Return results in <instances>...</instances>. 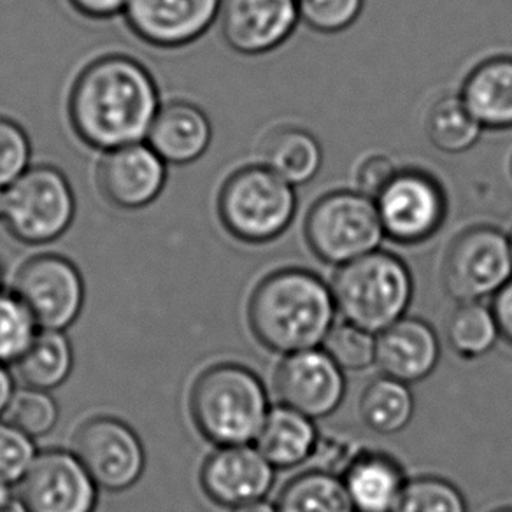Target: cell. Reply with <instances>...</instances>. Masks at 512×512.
I'll use <instances>...</instances> for the list:
<instances>
[{
	"label": "cell",
	"instance_id": "cell-1",
	"mask_svg": "<svg viewBox=\"0 0 512 512\" xmlns=\"http://www.w3.org/2000/svg\"><path fill=\"white\" fill-rule=\"evenodd\" d=\"M158 109L155 79L143 64L125 55H107L86 65L69 97L72 128L95 150L141 143Z\"/></svg>",
	"mask_w": 512,
	"mask_h": 512
},
{
	"label": "cell",
	"instance_id": "cell-2",
	"mask_svg": "<svg viewBox=\"0 0 512 512\" xmlns=\"http://www.w3.org/2000/svg\"><path fill=\"white\" fill-rule=\"evenodd\" d=\"M332 288L306 269H281L262 279L248 304L251 332L272 353L321 348L337 323Z\"/></svg>",
	"mask_w": 512,
	"mask_h": 512
},
{
	"label": "cell",
	"instance_id": "cell-3",
	"mask_svg": "<svg viewBox=\"0 0 512 512\" xmlns=\"http://www.w3.org/2000/svg\"><path fill=\"white\" fill-rule=\"evenodd\" d=\"M269 409L262 379L239 363L211 365L190 392L193 425L218 448L255 441Z\"/></svg>",
	"mask_w": 512,
	"mask_h": 512
},
{
	"label": "cell",
	"instance_id": "cell-4",
	"mask_svg": "<svg viewBox=\"0 0 512 512\" xmlns=\"http://www.w3.org/2000/svg\"><path fill=\"white\" fill-rule=\"evenodd\" d=\"M330 288L342 320L374 335L402 320L414 295L406 262L379 249L339 267Z\"/></svg>",
	"mask_w": 512,
	"mask_h": 512
},
{
	"label": "cell",
	"instance_id": "cell-5",
	"mask_svg": "<svg viewBox=\"0 0 512 512\" xmlns=\"http://www.w3.org/2000/svg\"><path fill=\"white\" fill-rule=\"evenodd\" d=\"M297 213L295 186L265 165L235 171L221 186L218 214L228 234L248 244L278 239Z\"/></svg>",
	"mask_w": 512,
	"mask_h": 512
},
{
	"label": "cell",
	"instance_id": "cell-6",
	"mask_svg": "<svg viewBox=\"0 0 512 512\" xmlns=\"http://www.w3.org/2000/svg\"><path fill=\"white\" fill-rule=\"evenodd\" d=\"M383 237L376 202L362 192L328 193L307 214V244L328 265L342 267L369 255Z\"/></svg>",
	"mask_w": 512,
	"mask_h": 512
},
{
	"label": "cell",
	"instance_id": "cell-7",
	"mask_svg": "<svg viewBox=\"0 0 512 512\" xmlns=\"http://www.w3.org/2000/svg\"><path fill=\"white\" fill-rule=\"evenodd\" d=\"M4 192L2 220L18 241L48 244L71 227L76 199L69 179L55 167L39 165L27 169Z\"/></svg>",
	"mask_w": 512,
	"mask_h": 512
},
{
	"label": "cell",
	"instance_id": "cell-8",
	"mask_svg": "<svg viewBox=\"0 0 512 512\" xmlns=\"http://www.w3.org/2000/svg\"><path fill=\"white\" fill-rule=\"evenodd\" d=\"M512 279L511 239L495 227L465 230L451 242L442 283L458 304L493 297Z\"/></svg>",
	"mask_w": 512,
	"mask_h": 512
},
{
	"label": "cell",
	"instance_id": "cell-9",
	"mask_svg": "<svg viewBox=\"0 0 512 512\" xmlns=\"http://www.w3.org/2000/svg\"><path fill=\"white\" fill-rule=\"evenodd\" d=\"M374 202L384 235L406 246L434 237L448 213L441 183L420 169L397 171Z\"/></svg>",
	"mask_w": 512,
	"mask_h": 512
},
{
	"label": "cell",
	"instance_id": "cell-10",
	"mask_svg": "<svg viewBox=\"0 0 512 512\" xmlns=\"http://www.w3.org/2000/svg\"><path fill=\"white\" fill-rule=\"evenodd\" d=\"M72 446V453L100 490L125 491L143 476V442L134 428L118 418L97 416L85 421Z\"/></svg>",
	"mask_w": 512,
	"mask_h": 512
},
{
	"label": "cell",
	"instance_id": "cell-11",
	"mask_svg": "<svg viewBox=\"0 0 512 512\" xmlns=\"http://www.w3.org/2000/svg\"><path fill=\"white\" fill-rule=\"evenodd\" d=\"M41 330L64 332L85 306V281L78 267L60 255L30 258L16 276L15 290Z\"/></svg>",
	"mask_w": 512,
	"mask_h": 512
},
{
	"label": "cell",
	"instance_id": "cell-12",
	"mask_svg": "<svg viewBox=\"0 0 512 512\" xmlns=\"http://www.w3.org/2000/svg\"><path fill=\"white\" fill-rule=\"evenodd\" d=\"M27 512H95L99 488L71 451L37 453L18 481Z\"/></svg>",
	"mask_w": 512,
	"mask_h": 512
},
{
	"label": "cell",
	"instance_id": "cell-13",
	"mask_svg": "<svg viewBox=\"0 0 512 512\" xmlns=\"http://www.w3.org/2000/svg\"><path fill=\"white\" fill-rule=\"evenodd\" d=\"M348 390L344 370L321 348L286 355L276 374L281 404L311 420H325L341 407Z\"/></svg>",
	"mask_w": 512,
	"mask_h": 512
},
{
	"label": "cell",
	"instance_id": "cell-14",
	"mask_svg": "<svg viewBox=\"0 0 512 512\" xmlns=\"http://www.w3.org/2000/svg\"><path fill=\"white\" fill-rule=\"evenodd\" d=\"M276 469L258 449L221 446L200 469V486L211 502L235 509L264 500L272 490Z\"/></svg>",
	"mask_w": 512,
	"mask_h": 512
},
{
	"label": "cell",
	"instance_id": "cell-15",
	"mask_svg": "<svg viewBox=\"0 0 512 512\" xmlns=\"http://www.w3.org/2000/svg\"><path fill=\"white\" fill-rule=\"evenodd\" d=\"M223 39L241 55H264L286 43L299 23L297 0H221Z\"/></svg>",
	"mask_w": 512,
	"mask_h": 512
},
{
	"label": "cell",
	"instance_id": "cell-16",
	"mask_svg": "<svg viewBox=\"0 0 512 512\" xmlns=\"http://www.w3.org/2000/svg\"><path fill=\"white\" fill-rule=\"evenodd\" d=\"M221 0H128L125 20L144 43L181 48L197 41L220 15Z\"/></svg>",
	"mask_w": 512,
	"mask_h": 512
},
{
	"label": "cell",
	"instance_id": "cell-17",
	"mask_svg": "<svg viewBox=\"0 0 512 512\" xmlns=\"http://www.w3.org/2000/svg\"><path fill=\"white\" fill-rule=\"evenodd\" d=\"M165 165L164 160L143 143L107 151L97 171L100 192L120 209H143L164 190Z\"/></svg>",
	"mask_w": 512,
	"mask_h": 512
},
{
	"label": "cell",
	"instance_id": "cell-18",
	"mask_svg": "<svg viewBox=\"0 0 512 512\" xmlns=\"http://www.w3.org/2000/svg\"><path fill=\"white\" fill-rule=\"evenodd\" d=\"M441 360V341L432 325L402 318L376 335V365L381 376L414 384L434 374Z\"/></svg>",
	"mask_w": 512,
	"mask_h": 512
},
{
	"label": "cell",
	"instance_id": "cell-19",
	"mask_svg": "<svg viewBox=\"0 0 512 512\" xmlns=\"http://www.w3.org/2000/svg\"><path fill=\"white\" fill-rule=\"evenodd\" d=\"M341 479L355 512L395 511L409 481L397 458L374 449L351 456Z\"/></svg>",
	"mask_w": 512,
	"mask_h": 512
},
{
	"label": "cell",
	"instance_id": "cell-20",
	"mask_svg": "<svg viewBox=\"0 0 512 512\" xmlns=\"http://www.w3.org/2000/svg\"><path fill=\"white\" fill-rule=\"evenodd\" d=\"M211 123L206 113L190 102H169L158 109L148 132V146L165 164H192L211 143Z\"/></svg>",
	"mask_w": 512,
	"mask_h": 512
},
{
	"label": "cell",
	"instance_id": "cell-21",
	"mask_svg": "<svg viewBox=\"0 0 512 512\" xmlns=\"http://www.w3.org/2000/svg\"><path fill=\"white\" fill-rule=\"evenodd\" d=\"M255 442L274 469H293L316 453L320 432L311 418L281 404L269 409Z\"/></svg>",
	"mask_w": 512,
	"mask_h": 512
},
{
	"label": "cell",
	"instance_id": "cell-22",
	"mask_svg": "<svg viewBox=\"0 0 512 512\" xmlns=\"http://www.w3.org/2000/svg\"><path fill=\"white\" fill-rule=\"evenodd\" d=\"M460 97L481 127L512 128V57L477 65L465 79Z\"/></svg>",
	"mask_w": 512,
	"mask_h": 512
},
{
	"label": "cell",
	"instance_id": "cell-23",
	"mask_svg": "<svg viewBox=\"0 0 512 512\" xmlns=\"http://www.w3.org/2000/svg\"><path fill=\"white\" fill-rule=\"evenodd\" d=\"M262 165L292 186L313 181L323 164V150L304 128L283 127L265 137L260 146Z\"/></svg>",
	"mask_w": 512,
	"mask_h": 512
},
{
	"label": "cell",
	"instance_id": "cell-24",
	"mask_svg": "<svg viewBox=\"0 0 512 512\" xmlns=\"http://www.w3.org/2000/svg\"><path fill=\"white\" fill-rule=\"evenodd\" d=\"M16 367L27 388L55 390L69 379L74 367V349L69 337L57 330H41Z\"/></svg>",
	"mask_w": 512,
	"mask_h": 512
},
{
	"label": "cell",
	"instance_id": "cell-25",
	"mask_svg": "<svg viewBox=\"0 0 512 512\" xmlns=\"http://www.w3.org/2000/svg\"><path fill=\"white\" fill-rule=\"evenodd\" d=\"M416 402L409 384L381 376L363 390L360 414L367 427L381 435L404 432L413 421Z\"/></svg>",
	"mask_w": 512,
	"mask_h": 512
},
{
	"label": "cell",
	"instance_id": "cell-26",
	"mask_svg": "<svg viewBox=\"0 0 512 512\" xmlns=\"http://www.w3.org/2000/svg\"><path fill=\"white\" fill-rule=\"evenodd\" d=\"M274 507L276 512H355L341 476L328 470H307L293 477Z\"/></svg>",
	"mask_w": 512,
	"mask_h": 512
},
{
	"label": "cell",
	"instance_id": "cell-27",
	"mask_svg": "<svg viewBox=\"0 0 512 512\" xmlns=\"http://www.w3.org/2000/svg\"><path fill=\"white\" fill-rule=\"evenodd\" d=\"M449 348L465 360H477L495 348L500 332L491 307L483 302L458 304L446 325Z\"/></svg>",
	"mask_w": 512,
	"mask_h": 512
},
{
	"label": "cell",
	"instance_id": "cell-28",
	"mask_svg": "<svg viewBox=\"0 0 512 512\" xmlns=\"http://www.w3.org/2000/svg\"><path fill=\"white\" fill-rule=\"evenodd\" d=\"M483 127L470 114L460 95L435 102L427 118V136L444 153H463L479 141Z\"/></svg>",
	"mask_w": 512,
	"mask_h": 512
},
{
	"label": "cell",
	"instance_id": "cell-29",
	"mask_svg": "<svg viewBox=\"0 0 512 512\" xmlns=\"http://www.w3.org/2000/svg\"><path fill=\"white\" fill-rule=\"evenodd\" d=\"M39 334L34 316L15 292L0 290V365L16 363Z\"/></svg>",
	"mask_w": 512,
	"mask_h": 512
},
{
	"label": "cell",
	"instance_id": "cell-30",
	"mask_svg": "<svg viewBox=\"0 0 512 512\" xmlns=\"http://www.w3.org/2000/svg\"><path fill=\"white\" fill-rule=\"evenodd\" d=\"M393 512H469L458 486L442 477L423 476L407 481Z\"/></svg>",
	"mask_w": 512,
	"mask_h": 512
},
{
	"label": "cell",
	"instance_id": "cell-31",
	"mask_svg": "<svg viewBox=\"0 0 512 512\" xmlns=\"http://www.w3.org/2000/svg\"><path fill=\"white\" fill-rule=\"evenodd\" d=\"M321 349L344 372L369 369L370 365L376 363V335L348 321L335 323L321 344Z\"/></svg>",
	"mask_w": 512,
	"mask_h": 512
},
{
	"label": "cell",
	"instance_id": "cell-32",
	"mask_svg": "<svg viewBox=\"0 0 512 512\" xmlns=\"http://www.w3.org/2000/svg\"><path fill=\"white\" fill-rule=\"evenodd\" d=\"M6 421L29 435L30 439H39L50 434L58 421V406L50 392L25 388L13 395L6 409Z\"/></svg>",
	"mask_w": 512,
	"mask_h": 512
},
{
	"label": "cell",
	"instance_id": "cell-33",
	"mask_svg": "<svg viewBox=\"0 0 512 512\" xmlns=\"http://www.w3.org/2000/svg\"><path fill=\"white\" fill-rule=\"evenodd\" d=\"M363 4L365 0H297L300 20L323 34L351 27L362 15Z\"/></svg>",
	"mask_w": 512,
	"mask_h": 512
},
{
	"label": "cell",
	"instance_id": "cell-34",
	"mask_svg": "<svg viewBox=\"0 0 512 512\" xmlns=\"http://www.w3.org/2000/svg\"><path fill=\"white\" fill-rule=\"evenodd\" d=\"M29 136L16 121L0 116V186H9L29 169Z\"/></svg>",
	"mask_w": 512,
	"mask_h": 512
},
{
	"label": "cell",
	"instance_id": "cell-35",
	"mask_svg": "<svg viewBox=\"0 0 512 512\" xmlns=\"http://www.w3.org/2000/svg\"><path fill=\"white\" fill-rule=\"evenodd\" d=\"M37 451L34 439L23 434L18 428L0 421V479L18 483L27 472Z\"/></svg>",
	"mask_w": 512,
	"mask_h": 512
},
{
	"label": "cell",
	"instance_id": "cell-36",
	"mask_svg": "<svg viewBox=\"0 0 512 512\" xmlns=\"http://www.w3.org/2000/svg\"><path fill=\"white\" fill-rule=\"evenodd\" d=\"M395 174H397V167L393 164L392 158L386 155H372L365 158L356 172L358 192H362L370 199H376Z\"/></svg>",
	"mask_w": 512,
	"mask_h": 512
},
{
	"label": "cell",
	"instance_id": "cell-37",
	"mask_svg": "<svg viewBox=\"0 0 512 512\" xmlns=\"http://www.w3.org/2000/svg\"><path fill=\"white\" fill-rule=\"evenodd\" d=\"M491 311L497 320L500 337L512 346V279L493 295Z\"/></svg>",
	"mask_w": 512,
	"mask_h": 512
},
{
	"label": "cell",
	"instance_id": "cell-38",
	"mask_svg": "<svg viewBox=\"0 0 512 512\" xmlns=\"http://www.w3.org/2000/svg\"><path fill=\"white\" fill-rule=\"evenodd\" d=\"M128 0H69L72 8L78 11L79 15L95 20H104L116 16L125 11Z\"/></svg>",
	"mask_w": 512,
	"mask_h": 512
},
{
	"label": "cell",
	"instance_id": "cell-39",
	"mask_svg": "<svg viewBox=\"0 0 512 512\" xmlns=\"http://www.w3.org/2000/svg\"><path fill=\"white\" fill-rule=\"evenodd\" d=\"M13 395H15L13 376L9 374L6 365H0V418L6 414Z\"/></svg>",
	"mask_w": 512,
	"mask_h": 512
},
{
	"label": "cell",
	"instance_id": "cell-40",
	"mask_svg": "<svg viewBox=\"0 0 512 512\" xmlns=\"http://www.w3.org/2000/svg\"><path fill=\"white\" fill-rule=\"evenodd\" d=\"M232 512H276V507L269 504V502H265V500H258V502H253V504L235 507V509H232Z\"/></svg>",
	"mask_w": 512,
	"mask_h": 512
},
{
	"label": "cell",
	"instance_id": "cell-41",
	"mask_svg": "<svg viewBox=\"0 0 512 512\" xmlns=\"http://www.w3.org/2000/svg\"><path fill=\"white\" fill-rule=\"evenodd\" d=\"M15 498V491H13L11 483L0 479V507H2V505L9 504V502H11V500H15Z\"/></svg>",
	"mask_w": 512,
	"mask_h": 512
},
{
	"label": "cell",
	"instance_id": "cell-42",
	"mask_svg": "<svg viewBox=\"0 0 512 512\" xmlns=\"http://www.w3.org/2000/svg\"><path fill=\"white\" fill-rule=\"evenodd\" d=\"M0 512H27L25 505L20 502V498L16 497L15 500H11L9 504L2 505Z\"/></svg>",
	"mask_w": 512,
	"mask_h": 512
},
{
	"label": "cell",
	"instance_id": "cell-43",
	"mask_svg": "<svg viewBox=\"0 0 512 512\" xmlns=\"http://www.w3.org/2000/svg\"><path fill=\"white\" fill-rule=\"evenodd\" d=\"M4 207H6V192L0 186V220L4 218Z\"/></svg>",
	"mask_w": 512,
	"mask_h": 512
},
{
	"label": "cell",
	"instance_id": "cell-44",
	"mask_svg": "<svg viewBox=\"0 0 512 512\" xmlns=\"http://www.w3.org/2000/svg\"><path fill=\"white\" fill-rule=\"evenodd\" d=\"M495 512H512V507H507V509H498V511Z\"/></svg>",
	"mask_w": 512,
	"mask_h": 512
},
{
	"label": "cell",
	"instance_id": "cell-45",
	"mask_svg": "<svg viewBox=\"0 0 512 512\" xmlns=\"http://www.w3.org/2000/svg\"><path fill=\"white\" fill-rule=\"evenodd\" d=\"M0 290H2V267H0Z\"/></svg>",
	"mask_w": 512,
	"mask_h": 512
},
{
	"label": "cell",
	"instance_id": "cell-46",
	"mask_svg": "<svg viewBox=\"0 0 512 512\" xmlns=\"http://www.w3.org/2000/svg\"><path fill=\"white\" fill-rule=\"evenodd\" d=\"M509 239H511V253H512V235H511V237H509Z\"/></svg>",
	"mask_w": 512,
	"mask_h": 512
},
{
	"label": "cell",
	"instance_id": "cell-47",
	"mask_svg": "<svg viewBox=\"0 0 512 512\" xmlns=\"http://www.w3.org/2000/svg\"><path fill=\"white\" fill-rule=\"evenodd\" d=\"M511 176H512V160H511Z\"/></svg>",
	"mask_w": 512,
	"mask_h": 512
}]
</instances>
